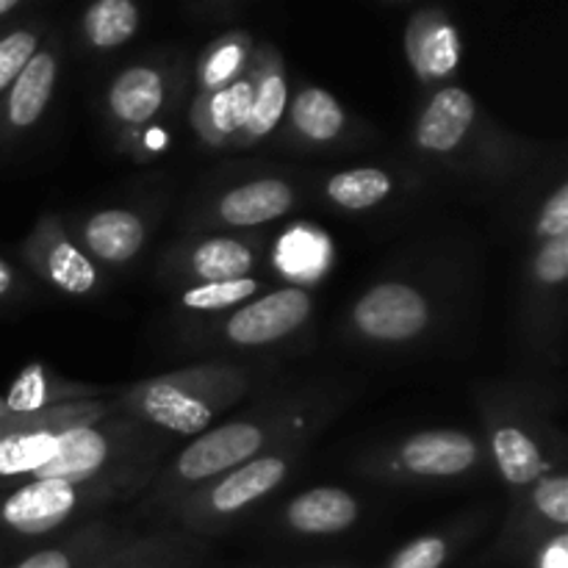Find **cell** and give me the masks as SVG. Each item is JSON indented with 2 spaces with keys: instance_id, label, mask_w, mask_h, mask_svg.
<instances>
[{
  "instance_id": "obj_1",
  "label": "cell",
  "mask_w": 568,
  "mask_h": 568,
  "mask_svg": "<svg viewBox=\"0 0 568 568\" xmlns=\"http://www.w3.org/2000/svg\"><path fill=\"white\" fill-rule=\"evenodd\" d=\"M430 311L425 297L403 283H383L355 305V325L381 342H405L425 331Z\"/></svg>"
},
{
  "instance_id": "obj_2",
  "label": "cell",
  "mask_w": 568,
  "mask_h": 568,
  "mask_svg": "<svg viewBox=\"0 0 568 568\" xmlns=\"http://www.w3.org/2000/svg\"><path fill=\"white\" fill-rule=\"evenodd\" d=\"M311 311V300L303 288H283V292L266 294L258 303L236 311L227 322V336L236 344H270L292 333L305 322Z\"/></svg>"
},
{
  "instance_id": "obj_3",
  "label": "cell",
  "mask_w": 568,
  "mask_h": 568,
  "mask_svg": "<svg viewBox=\"0 0 568 568\" xmlns=\"http://www.w3.org/2000/svg\"><path fill=\"white\" fill-rule=\"evenodd\" d=\"M264 444L258 427L253 425H225L216 427L209 436L197 438L178 460V471L186 480H205L211 475L244 464Z\"/></svg>"
},
{
  "instance_id": "obj_4",
  "label": "cell",
  "mask_w": 568,
  "mask_h": 568,
  "mask_svg": "<svg viewBox=\"0 0 568 568\" xmlns=\"http://www.w3.org/2000/svg\"><path fill=\"white\" fill-rule=\"evenodd\" d=\"M72 505H75V491L70 483L33 480L6 499L3 519L26 536H42L70 516Z\"/></svg>"
},
{
  "instance_id": "obj_5",
  "label": "cell",
  "mask_w": 568,
  "mask_h": 568,
  "mask_svg": "<svg viewBox=\"0 0 568 568\" xmlns=\"http://www.w3.org/2000/svg\"><path fill=\"white\" fill-rule=\"evenodd\" d=\"M477 458V447L469 436L455 430H430L408 438L403 447V464L414 475L449 477L469 469Z\"/></svg>"
},
{
  "instance_id": "obj_6",
  "label": "cell",
  "mask_w": 568,
  "mask_h": 568,
  "mask_svg": "<svg viewBox=\"0 0 568 568\" xmlns=\"http://www.w3.org/2000/svg\"><path fill=\"white\" fill-rule=\"evenodd\" d=\"M471 122H475V100H471V94H466L458 87L444 89L430 100L427 111L422 114L416 139H419L422 148L447 153V150H455L464 142Z\"/></svg>"
},
{
  "instance_id": "obj_7",
  "label": "cell",
  "mask_w": 568,
  "mask_h": 568,
  "mask_svg": "<svg viewBox=\"0 0 568 568\" xmlns=\"http://www.w3.org/2000/svg\"><path fill=\"white\" fill-rule=\"evenodd\" d=\"M109 455V444L92 427H72L55 438V455L37 469V480L75 483L94 475Z\"/></svg>"
},
{
  "instance_id": "obj_8",
  "label": "cell",
  "mask_w": 568,
  "mask_h": 568,
  "mask_svg": "<svg viewBox=\"0 0 568 568\" xmlns=\"http://www.w3.org/2000/svg\"><path fill=\"white\" fill-rule=\"evenodd\" d=\"M292 189L283 181L266 178V181L247 183L225 194L220 203V214L227 225H264L277 220L292 209Z\"/></svg>"
},
{
  "instance_id": "obj_9",
  "label": "cell",
  "mask_w": 568,
  "mask_h": 568,
  "mask_svg": "<svg viewBox=\"0 0 568 568\" xmlns=\"http://www.w3.org/2000/svg\"><path fill=\"white\" fill-rule=\"evenodd\" d=\"M358 519V505L347 491L338 488H314L303 494L288 508V521L294 530L325 536V532L347 530Z\"/></svg>"
},
{
  "instance_id": "obj_10",
  "label": "cell",
  "mask_w": 568,
  "mask_h": 568,
  "mask_svg": "<svg viewBox=\"0 0 568 568\" xmlns=\"http://www.w3.org/2000/svg\"><path fill=\"white\" fill-rule=\"evenodd\" d=\"M144 225L131 211H100L87 225V244L111 264L131 261L142 250Z\"/></svg>"
},
{
  "instance_id": "obj_11",
  "label": "cell",
  "mask_w": 568,
  "mask_h": 568,
  "mask_svg": "<svg viewBox=\"0 0 568 568\" xmlns=\"http://www.w3.org/2000/svg\"><path fill=\"white\" fill-rule=\"evenodd\" d=\"M55 83V61L50 53H33V59L22 67L14 78V89L9 94L11 125L28 128L42 116Z\"/></svg>"
},
{
  "instance_id": "obj_12",
  "label": "cell",
  "mask_w": 568,
  "mask_h": 568,
  "mask_svg": "<svg viewBox=\"0 0 568 568\" xmlns=\"http://www.w3.org/2000/svg\"><path fill=\"white\" fill-rule=\"evenodd\" d=\"M142 405L144 414H148L155 425L166 427V430L183 433V436L205 430L211 422L209 405H203L197 397L181 392V388L170 386V383H155V386H150Z\"/></svg>"
},
{
  "instance_id": "obj_13",
  "label": "cell",
  "mask_w": 568,
  "mask_h": 568,
  "mask_svg": "<svg viewBox=\"0 0 568 568\" xmlns=\"http://www.w3.org/2000/svg\"><path fill=\"white\" fill-rule=\"evenodd\" d=\"M109 100L111 111L120 120L139 125L159 111L161 100H164V83H161L159 72L150 70V67H131L116 78Z\"/></svg>"
},
{
  "instance_id": "obj_14",
  "label": "cell",
  "mask_w": 568,
  "mask_h": 568,
  "mask_svg": "<svg viewBox=\"0 0 568 568\" xmlns=\"http://www.w3.org/2000/svg\"><path fill=\"white\" fill-rule=\"evenodd\" d=\"M283 475H286V464H283V460H253V464L233 471L225 483H220V486L214 488V494H211V503H214V508L222 510V514H233V510L244 508L247 503H253V499L272 491V488L283 480Z\"/></svg>"
},
{
  "instance_id": "obj_15",
  "label": "cell",
  "mask_w": 568,
  "mask_h": 568,
  "mask_svg": "<svg viewBox=\"0 0 568 568\" xmlns=\"http://www.w3.org/2000/svg\"><path fill=\"white\" fill-rule=\"evenodd\" d=\"M192 266L205 283L242 281L253 270V253L236 239H209L194 250Z\"/></svg>"
},
{
  "instance_id": "obj_16",
  "label": "cell",
  "mask_w": 568,
  "mask_h": 568,
  "mask_svg": "<svg viewBox=\"0 0 568 568\" xmlns=\"http://www.w3.org/2000/svg\"><path fill=\"white\" fill-rule=\"evenodd\" d=\"M494 458H497L505 480L514 483V486H527L549 469L536 444L516 427H505L494 436Z\"/></svg>"
},
{
  "instance_id": "obj_17",
  "label": "cell",
  "mask_w": 568,
  "mask_h": 568,
  "mask_svg": "<svg viewBox=\"0 0 568 568\" xmlns=\"http://www.w3.org/2000/svg\"><path fill=\"white\" fill-rule=\"evenodd\" d=\"M139 26L136 6L128 0H100L83 17L87 37L92 39L94 48H116L125 39L133 37Z\"/></svg>"
},
{
  "instance_id": "obj_18",
  "label": "cell",
  "mask_w": 568,
  "mask_h": 568,
  "mask_svg": "<svg viewBox=\"0 0 568 568\" xmlns=\"http://www.w3.org/2000/svg\"><path fill=\"white\" fill-rule=\"evenodd\" d=\"M388 192H392V178L383 170H372V166L338 172L327 183V194H331L333 203L355 211L377 205Z\"/></svg>"
},
{
  "instance_id": "obj_19",
  "label": "cell",
  "mask_w": 568,
  "mask_h": 568,
  "mask_svg": "<svg viewBox=\"0 0 568 568\" xmlns=\"http://www.w3.org/2000/svg\"><path fill=\"white\" fill-rule=\"evenodd\" d=\"M294 125L316 142H327L344 128V111L325 89H305L292 109Z\"/></svg>"
},
{
  "instance_id": "obj_20",
  "label": "cell",
  "mask_w": 568,
  "mask_h": 568,
  "mask_svg": "<svg viewBox=\"0 0 568 568\" xmlns=\"http://www.w3.org/2000/svg\"><path fill=\"white\" fill-rule=\"evenodd\" d=\"M55 455V436L50 433H28L0 442V475L37 471Z\"/></svg>"
},
{
  "instance_id": "obj_21",
  "label": "cell",
  "mask_w": 568,
  "mask_h": 568,
  "mask_svg": "<svg viewBox=\"0 0 568 568\" xmlns=\"http://www.w3.org/2000/svg\"><path fill=\"white\" fill-rule=\"evenodd\" d=\"M48 272L55 286L70 294H87L94 286V281H98L94 266L89 264L87 255L78 247H72L70 242H61L50 250Z\"/></svg>"
},
{
  "instance_id": "obj_22",
  "label": "cell",
  "mask_w": 568,
  "mask_h": 568,
  "mask_svg": "<svg viewBox=\"0 0 568 568\" xmlns=\"http://www.w3.org/2000/svg\"><path fill=\"white\" fill-rule=\"evenodd\" d=\"M460 59V42L458 33L449 26L433 28L430 33L419 39L416 44V64L427 72V75H449L458 67Z\"/></svg>"
},
{
  "instance_id": "obj_23",
  "label": "cell",
  "mask_w": 568,
  "mask_h": 568,
  "mask_svg": "<svg viewBox=\"0 0 568 568\" xmlns=\"http://www.w3.org/2000/svg\"><path fill=\"white\" fill-rule=\"evenodd\" d=\"M253 87L247 81L231 83V87L220 89L211 100V122L216 125V131L233 133L239 128L247 125L250 111H253Z\"/></svg>"
},
{
  "instance_id": "obj_24",
  "label": "cell",
  "mask_w": 568,
  "mask_h": 568,
  "mask_svg": "<svg viewBox=\"0 0 568 568\" xmlns=\"http://www.w3.org/2000/svg\"><path fill=\"white\" fill-rule=\"evenodd\" d=\"M286 111V81L281 75H270L258 89V98L253 100V111H250L247 131L253 136H264L277 125L281 114Z\"/></svg>"
},
{
  "instance_id": "obj_25",
  "label": "cell",
  "mask_w": 568,
  "mask_h": 568,
  "mask_svg": "<svg viewBox=\"0 0 568 568\" xmlns=\"http://www.w3.org/2000/svg\"><path fill=\"white\" fill-rule=\"evenodd\" d=\"M255 288H258V283H255L253 277H242V281L227 283H205V286L192 288V292L183 294V303L194 311H216L242 303V300H247Z\"/></svg>"
},
{
  "instance_id": "obj_26",
  "label": "cell",
  "mask_w": 568,
  "mask_h": 568,
  "mask_svg": "<svg viewBox=\"0 0 568 568\" xmlns=\"http://www.w3.org/2000/svg\"><path fill=\"white\" fill-rule=\"evenodd\" d=\"M33 53H37V37L33 33L14 31L0 39V92L14 83L22 67L33 59Z\"/></svg>"
},
{
  "instance_id": "obj_27",
  "label": "cell",
  "mask_w": 568,
  "mask_h": 568,
  "mask_svg": "<svg viewBox=\"0 0 568 568\" xmlns=\"http://www.w3.org/2000/svg\"><path fill=\"white\" fill-rule=\"evenodd\" d=\"M283 261L292 272H303V270H320L322 264V239H316L314 233H303L294 231L288 233V239L283 242Z\"/></svg>"
},
{
  "instance_id": "obj_28",
  "label": "cell",
  "mask_w": 568,
  "mask_h": 568,
  "mask_svg": "<svg viewBox=\"0 0 568 568\" xmlns=\"http://www.w3.org/2000/svg\"><path fill=\"white\" fill-rule=\"evenodd\" d=\"M447 560V544L442 538H419L408 544L388 568H442Z\"/></svg>"
},
{
  "instance_id": "obj_29",
  "label": "cell",
  "mask_w": 568,
  "mask_h": 568,
  "mask_svg": "<svg viewBox=\"0 0 568 568\" xmlns=\"http://www.w3.org/2000/svg\"><path fill=\"white\" fill-rule=\"evenodd\" d=\"M536 505L555 525H568V480L566 477H549L536 488Z\"/></svg>"
},
{
  "instance_id": "obj_30",
  "label": "cell",
  "mask_w": 568,
  "mask_h": 568,
  "mask_svg": "<svg viewBox=\"0 0 568 568\" xmlns=\"http://www.w3.org/2000/svg\"><path fill=\"white\" fill-rule=\"evenodd\" d=\"M536 275L544 283H564L568 277V236L549 239L536 258Z\"/></svg>"
},
{
  "instance_id": "obj_31",
  "label": "cell",
  "mask_w": 568,
  "mask_h": 568,
  "mask_svg": "<svg viewBox=\"0 0 568 568\" xmlns=\"http://www.w3.org/2000/svg\"><path fill=\"white\" fill-rule=\"evenodd\" d=\"M44 403V377L39 366H28L9 392L11 410H37Z\"/></svg>"
},
{
  "instance_id": "obj_32",
  "label": "cell",
  "mask_w": 568,
  "mask_h": 568,
  "mask_svg": "<svg viewBox=\"0 0 568 568\" xmlns=\"http://www.w3.org/2000/svg\"><path fill=\"white\" fill-rule=\"evenodd\" d=\"M538 231L549 239L568 236V186H560L555 197L549 200L547 209L541 214V225Z\"/></svg>"
},
{
  "instance_id": "obj_33",
  "label": "cell",
  "mask_w": 568,
  "mask_h": 568,
  "mask_svg": "<svg viewBox=\"0 0 568 568\" xmlns=\"http://www.w3.org/2000/svg\"><path fill=\"white\" fill-rule=\"evenodd\" d=\"M239 61H242V48H239V44H227V48H222L220 53L209 61L205 83H209V87H216V83L227 81V78L233 75V70L239 67Z\"/></svg>"
},
{
  "instance_id": "obj_34",
  "label": "cell",
  "mask_w": 568,
  "mask_h": 568,
  "mask_svg": "<svg viewBox=\"0 0 568 568\" xmlns=\"http://www.w3.org/2000/svg\"><path fill=\"white\" fill-rule=\"evenodd\" d=\"M544 568H568V552L564 538H558V541L547 549V555H544Z\"/></svg>"
},
{
  "instance_id": "obj_35",
  "label": "cell",
  "mask_w": 568,
  "mask_h": 568,
  "mask_svg": "<svg viewBox=\"0 0 568 568\" xmlns=\"http://www.w3.org/2000/svg\"><path fill=\"white\" fill-rule=\"evenodd\" d=\"M11 283H14V275H11V266L6 264L3 258H0V297H3V294L9 292Z\"/></svg>"
},
{
  "instance_id": "obj_36",
  "label": "cell",
  "mask_w": 568,
  "mask_h": 568,
  "mask_svg": "<svg viewBox=\"0 0 568 568\" xmlns=\"http://www.w3.org/2000/svg\"><path fill=\"white\" fill-rule=\"evenodd\" d=\"M14 6H17V0H0V14H9Z\"/></svg>"
}]
</instances>
